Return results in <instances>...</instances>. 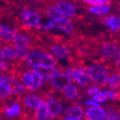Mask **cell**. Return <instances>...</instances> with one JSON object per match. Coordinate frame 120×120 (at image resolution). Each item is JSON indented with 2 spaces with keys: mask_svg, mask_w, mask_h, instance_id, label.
Segmentation results:
<instances>
[{
  "mask_svg": "<svg viewBox=\"0 0 120 120\" xmlns=\"http://www.w3.org/2000/svg\"><path fill=\"white\" fill-rule=\"evenodd\" d=\"M42 28L45 30L55 29L59 32H63L68 35H71L73 32V27L72 22L67 18H62L58 20H49L44 25H42Z\"/></svg>",
  "mask_w": 120,
  "mask_h": 120,
  "instance_id": "obj_4",
  "label": "cell"
},
{
  "mask_svg": "<svg viewBox=\"0 0 120 120\" xmlns=\"http://www.w3.org/2000/svg\"><path fill=\"white\" fill-rule=\"evenodd\" d=\"M6 82H5V77H4V75L0 74V86H3V85H5Z\"/></svg>",
  "mask_w": 120,
  "mask_h": 120,
  "instance_id": "obj_31",
  "label": "cell"
},
{
  "mask_svg": "<svg viewBox=\"0 0 120 120\" xmlns=\"http://www.w3.org/2000/svg\"><path fill=\"white\" fill-rule=\"evenodd\" d=\"M0 51L2 52L4 59L9 60V61H13L15 60V52L13 47L10 46H4L0 49Z\"/></svg>",
  "mask_w": 120,
  "mask_h": 120,
  "instance_id": "obj_23",
  "label": "cell"
},
{
  "mask_svg": "<svg viewBox=\"0 0 120 120\" xmlns=\"http://www.w3.org/2000/svg\"><path fill=\"white\" fill-rule=\"evenodd\" d=\"M106 120H120V107L119 106H107Z\"/></svg>",
  "mask_w": 120,
  "mask_h": 120,
  "instance_id": "obj_22",
  "label": "cell"
},
{
  "mask_svg": "<svg viewBox=\"0 0 120 120\" xmlns=\"http://www.w3.org/2000/svg\"><path fill=\"white\" fill-rule=\"evenodd\" d=\"M19 35L17 29L6 27L4 24H0V40L4 42H13L15 38Z\"/></svg>",
  "mask_w": 120,
  "mask_h": 120,
  "instance_id": "obj_17",
  "label": "cell"
},
{
  "mask_svg": "<svg viewBox=\"0 0 120 120\" xmlns=\"http://www.w3.org/2000/svg\"><path fill=\"white\" fill-rule=\"evenodd\" d=\"M4 61H5V59H4V56H3L2 52H1V51H0V63L4 62Z\"/></svg>",
  "mask_w": 120,
  "mask_h": 120,
  "instance_id": "obj_34",
  "label": "cell"
},
{
  "mask_svg": "<svg viewBox=\"0 0 120 120\" xmlns=\"http://www.w3.org/2000/svg\"><path fill=\"white\" fill-rule=\"evenodd\" d=\"M118 13H119V15H120V6H119V8H118Z\"/></svg>",
  "mask_w": 120,
  "mask_h": 120,
  "instance_id": "obj_35",
  "label": "cell"
},
{
  "mask_svg": "<svg viewBox=\"0 0 120 120\" xmlns=\"http://www.w3.org/2000/svg\"><path fill=\"white\" fill-rule=\"evenodd\" d=\"M20 20L22 23L27 28H35L40 23V14L37 11L22 8L19 13Z\"/></svg>",
  "mask_w": 120,
  "mask_h": 120,
  "instance_id": "obj_6",
  "label": "cell"
},
{
  "mask_svg": "<svg viewBox=\"0 0 120 120\" xmlns=\"http://www.w3.org/2000/svg\"><path fill=\"white\" fill-rule=\"evenodd\" d=\"M106 117V112L100 107L88 108L85 112L86 120H103Z\"/></svg>",
  "mask_w": 120,
  "mask_h": 120,
  "instance_id": "obj_18",
  "label": "cell"
},
{
  "mask_svg": "<svg viewBox=\"0 0 120 120\" xmlns=\"http://www.w3.org/2000/svg\"><path fill=\"white\" fill-rule=\"evenodd\" d=\"M54 8H56L60 12V13L64 15V17H68L72 18L76 16V8L73 7V4L70 3L66 2V1H58L55 4Z\"/></svg>",
  "mask_w": 120,
  "mask_h": 120,
  "instance_id": "obj_13",
  "label": "cell"
},
{
  "mask_svg": "<svg viewBox=\"0 0 120 120\" xmlns=\"http://www.w3.org/2000/svg\"><path fill=\"white\" fill-rule=\"evenodd\" d=\"M46 14L50 20H58V19L64 18V15L60 13V12L54 7H49L46 10Z\"/></svg>",
  "mask_w": 120,
  "mask_h": 120,
  "instance_id": "obj_25",
  "label": "cell"
},
{
  "mask_svg": "<svg viewBox=\"0 0 120 120\" xmlns=\"http://www.w3.org/2000/svg\"><path fill=\"white\" fill-rule=\"evenodd\" d=\"M12 47L15 49H27L30 50L34 49V44L32 39L28 36L25 34H19L13 41Z\"/></svg>",
  "mask_w": 120,
  "mask_h": 120,
  "instance_id": "obj_15",
  "label": "cell"
},
{
  "mask_svg": "<svg viewBox=\"0 0 120 120\" xmlns=\"http://www.w3.org/2000/svg\"><path fill=\"white\" fill-rule=\"evenodd\" d=\"M73 82H76L78 84L82 87L88 86L91 83V79L88 73V68L85 66L75 68Z\"/></svg>",
  "mask_w": 120,
  "mask_h": 120,
  "instance_id": "obj_11",
  "label": "cell"
},
{
  "mask_svg": "<svg viewBox=\"0 0 120 120\" xmlns=\"http://www.w3.org/2000/svg\"><path fill=\"white\" fill-rule=\"evenodd\" d=\"M88 73L90 79L102 87H106L108 80V72L103 66L100 64H94L89 68H88Z\"/></svg>",
  "mask_w": 120,
  "mask_h": 120,
  "instance_id": "obj_5",
  "label": "cell"
},
{
  "mask_svg": "<svg viewBox=\"0 0 120 120\" xmlns=\"http://www.w3.org/2000/svg\"><path fill=\"white\" fill-rule=\"evenodd\" d=\"M63 96L70 101H76L80 98V92L77 86L70 83L63 90Z\"/></svg>",
  "mask_w": 120,
  "mask_h": 120,
  "instance_id": "obj_19",
  "label": "cell"
},
{
  "mask_svg": "<svg viewBox=\"0 0 120 120\" xmlns=\"http://www.w3.org/2000/svg\"><path fill=\"white\" fill-rule=\"evenodd\" d=\"M100 52L104 59L116 61L120 58V49L115 43L104 42L100 45Z\"/></svg>",
  "mask_w": 120,
  "mask_h": 120,
  "instance_id": "obj_7",
  "label": "cell"
},
{
  "mask_svg": "<svg viewBox=\"0 0 120 120\" xmlns=\"http://www.w3.org/2000/svg\"><path fill=\"white\" fill-rule=\"evenodd\" d=\"M85 104L88 105V106H93V107H99L100 106L99 103L94 101V100H88V101H85Z\"/></svg>",
  "mask_w": 120,
  "mask_h": 120,
  "instance_id": "obj_30",
  "label": "cell"
},
{
  "mask_svg": "<svg viewBox=\"0 0 120 120\" xmlns=\"http://www.w3.org/2000/svg\"><path fill=\"white\" fill-rule=\"evenodd\" d=\"M71 83L70 80L68 76L65 74L64 69L59 67L58 68V72L56 74L50 79V85L55 91H63L68 85Z\"/></svg>",
  "mask_w": 120,
  "mask_h": 120,
  "instance_id": "obj_8",
  "label": "cell"
},
{
  "mask_svg": "<svg viewBox=\"0 0 120 120\" xmlns=\"http://www.w3.org/2000/svg\"><path fill=\"white\" fill-rule=\"evenodd\" d=\"M11 75L17 77L19 80L25 88L26 91L30 93L38 91L43 85V80L39 75L33 70H22V68L17 69Z\"/></svg>",
  "mask_w": 120,
  "mask_h": 120,
  "instance_id": "obj_1",
  "label": "cell"
},
{
  "mask_svg": "<svg viewBox=\"0 0 120 120\" xmlns=\"http://www.w3.org/2000/svg\"><path fill=\"white\" fill-rule=\"evenodd\" d=\"M93 99H94V101L97 102V103H103V102H105L106 100H107V98L104 97V96L103 95V94H101V93H99V94H96V95L93 96Z\"/></svg>",
  "mask_w": 120,
  "mask_h": 120,
  "instance_id": "obj_29",
  "label": "cell"
},
{
  "mask_svg": "<svg viewBox=\"0 0 120 120\" xmlns=\"http://www.w3.org/2000/svg\"><path fill=\"white\" fill-rule=\"evenodd\" d=\"M47 105V109L49 112V114L52 118H57L61 116L63 110H64V106L60 102V99H48L45 101Z\"/></svg>",
  "mask_w": 120,
  "mask_h": 120,
  "instance_id": "obj_12",
  "label": "cell"
},
{
  "mask_svg": "<svg viewBox=\"0 0 120 120\" xmlns=\"http://www.w3.org/2000/svg\"><path fill=\"white\" fill-rule=\"evenodd\" d=\"M106 87H109L110 89L120 90V73H110V75L108 76Z\"/></svg>",
  "mask_w": 120,
  "mask_h": 120,
  "instance_id": "obj_20",
  "label": "cell"
},
{
  "mask_svg": "<svg viewBox=\"0 0 120 120\" xmlns=\"http://www.w3.org/2000/svg\"><path fill=\"white\" fill-rule=\"evenodd\" d=\"M98 1H100V2H102V3H103V4L106 5V4H109L110 3V1L111 0H98Z\"/></svg>",
  "mask_w": 120,
  "mask_h": 120,
  "instance_id": "obj_33",
  "label": "cell"
},
{
  "mask_svg": "<svg viewBox=\"0 0 120 120\" xmlns=\"http://www.w3.org/2000/svg\"><path fill=\"white\" fill-rule=\"evenodd\" d=\"M12 96V93L10 88L7 85L0 86V103L5 101Z\"/></svg>",
  "mask_w": 120,
  "mask_h": 120,
  "instance_id": "obj_26",
  "label": "cell"
},
{
  "mask_svg": "<svg viewBox=\"0 0 120 120\" xmlns=\"http://www.w3.org/2000/svg\"><path fill=\"white\" fill-rule=\"evenodd\" d=\"M50 51L55 57L56 59L60 60H70L73 61L72 58V52L64 44H59V43H55V44L50 45Z\"/></svg>",
  "mask_w": 120,
  "mask_h": 120,
  "instance_id": "obj_10",
  "label": "cell"
},
{
  "mask_svg": "<svg viewBox=\"0 0 120 120\" xmlns=\"http://www.w3.org/2000/svg\"><path fill=\"white\" fill-rule=\"evenodd\" d=\"M101 94L104 96L106 98L109 99H116L117 92H112V91H102Z\"/></svg>",
  "mask_w": 120,
  "mask_h": 120,
  "instance_id": "obj_27",
  "label": "cell"
},
{
  "mask_svg": "<svg viewBox=\"0 0 120 120\" xmlns=\"http://www.w3.org/2000/svg\"><path fill=\"white\" fill-rule=\"evenodd\" d=\"M84 114L83 108L79 104H72L64 111L62 117L70 118H82Z\"/></svg>",
  "mask_w": 120,
  "mask_h": 120,
  "instance_id": "obj_16",
  "label": "cell"
},
{
  "mask_svg": "<svg viewBox=\"0 0 120 120\" xmlns=\"http://www.w3.org/2000/svg\"><path fill=\"white\" fill-rule=\"evenodd\" d=\"M58 119L59 120H83L82 118H64L62 116H59L58 117Z\"/></svg>",
  "mask_w": 120,
  "mask_h": 120,
  "instance_id": "obj_32",
  "label": "cell"
},
{
  "mask_svg": "<svg viewBox=\"0 0 120 120\" xmlns=\"http://www.w3.org/2000/svg\"><path fill=\"white\" fill-rule=\"evenodd\" d=\"M88 11L91 13L96 15H104L107 14L110 11V6L103 5V6H97V7H91L88 8Z\"/></svg>",
  "mask_w": 120,
  "mask_h": 120,
  "instance_id": "obj_24",
  "label": "cell"
},
{
  "mask_svg": "<svg viewBox=\"0 0 120 120\" xmlns=\"http://www.w3.org/2000/svg\"><path fill=\"white\" fill-rule=\"evenodd\" d=\"M103 22L113 32H116L120 28V18L117 16H109L103 19Z\"/></svg>",
  "mask_w": 120,
  "mask_h": 120,
  "instance_id": "obj_21",
  "label": "cell"
},
{
  "mask_svg": "<svg viewBox=\"0 0 120 120\" xmlns=\"http://www.w3.org/2000/svg\"><path fill=\"white\" fill-rule=\"evenodd\" d=\"M86 92L88 95L94 96V95H96V94H99V88L97 86H91L90 88H88V89L86 90Z\"/></svg>",
  "mask_w": 120,
  "mask_h": 120,
  "instance_id": "obj_28",
  "label": "cell"
},
{
  "mask_svg": "<svg viewBox=\"0 0 120 120\" xmlns=\"http://www.w3.org/2000/svg\"><path fill=\"white\" fill-rule=\"evenodd\" d=\"M0 120H6V119H3V118H2V119H0Z\"/></svg>",
  "mask_w": 120,
  "mask_h": 120,
  "instance_id": "obj_37",
  "label": "cell"
},
{
  "mask_svg": "<svg viewBox=\"0 0 120 120\" xmlns=\"http://www.w3.org/2000/svg\"><path fill=\"white\" fill-rule=\"evenodd\" d=\"M16 98L22 106V110L32 119L34 112L43 101V98L39 94H33V93H25L22 95L16 96Z\"/></svg>",
  "mask_w": 120,
  "mask_h": 120,
  "instance_id": "obj_3",
  "label": "cell"
},
{
  "mask_svg": "<svg viewBox=\"0 0 120 120\" xmlns=\"http://www.w3.org/2000/svg\"><path fill=\"white\" fill-rule=\"evenodd\" d=\"M1 117H2V116H1V113H0V119H2V118H1Z\"/></svg>",
  "mask_w": 120,
  "mask_h": 120,
  "instance_id": "obj_36",
  "label": "cell"
},
{
  "mask_svg": "<svg viewBox=\"0 0 120 120\" xmlns=\"http://www.w3.org/2000/svg\"><path fill=\"white\" fill-rule=\"evenodd\" d=\"M26 63L28 67L34 68L36 67H54L58 64V61L49 53L40 49H34L30 51Z\"/></svg>",
  "mask_w": 120,
  "mask_h": 120,
  "instance_id": "obj_2",
  "label": "cell"
},
{
  "mask_svg": "<svg viewBox=\"0 0 120 120\" xmlns=\"http://www.w3.org/2000/svg\"><path fill=\"white\" fill-rule=\"evenodd\" d=\"M5 77L6 85L8 86L12 93V95L13 96H19L26 93V89L22 84V82L19 80L17 77L13 75L8 74L4 75Z\"/></svg>",
  "mask_w": 120,
  "mask_h": 120,
  "instance_id": "obj_9",
  "label": "cell"
},
{
  "mask_svg": "<svg viewBox=\"0 0 120 120\" xmlns=\"http://www.w3.org/2000/svg\"><path fill=\"white\" fill-rule=\"evenodd\" d=\"M33 71L37 73L43 79V82H49L58 72L55 67H36L32 68Z\"/></svg>",
  "mask_w": 120,
  "mask_h": 120,
  "instance_id": "obj_14",
  "label": "cell"
}]
</instances>
